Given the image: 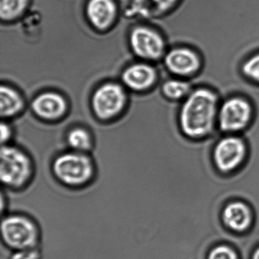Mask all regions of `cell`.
Instances as JSON below:
<instances>
[{"mask_svg":"<svg viewBox=\"0 0 259 259\" xmlns=\"http://www.w3.org/2000/svg\"><path fill=\"white\" fill-rule=\"evenodd\" d=\"M218 110V97L211 89L198 88L192 91L179 114L182 133L192 139L207 137L214 128Z\"/></svg>","mask_w":259,"mask_h":259,"instance_id":"6da1fadb","label":"cell"},{"mask_svg":"<svg viewBox=\"0 0 259 259\" xmlns=\"http://www.w3.org/2000/svg\"><path fill=\"white\" fill-rule=\"evenodd\" d=\"M51 172L60 185L74 190L91 186L98 175L96 164L89 154L72 150L54 159Z\"/></svg>","mask_w":259,"mask_h":259,"instance_id":"7a4b0ae2","label":"cell"},{"mask_svg":"<svg viewBox=\"0 0 259 259\" xmlns=\"http://www.w3.org/2000/svg\"><path fill=\"white\" fill-rule=\"evenodd\" d=\"M35 166L31 156L19 147L2 145L0 152V180L4 188L22 192L32 183Z\"/></svg>","mask_w":259,"mask_h":259,"instance_id":"3957f363","label":"cell"},{"mask_svg":"<svg viewBox=\"0 0 259 259\" xmlns=\"http://www.w3.org/2000/svg\"><path fill=\"white\" fill-rule=\"evenodd\" d=\"M1 237L12 251L40 247L41 230L35 219L24 213H6L1 222Z\"/></svg>","mask_w":259,"mask_h":259,"instance_id":"277c9868","label":"cell"},{"mask_svg":"<svg viewBox=\"0 0 259 259\" xmlns=\"http://www.w3.org/2000/svg\"><path fill=\"white\" fill-rule=\"evenodd\" d=\"M252 107L247 100L233 97L226 100L218 110V122L224 133H234L245 130L251 122Z\"/></svg>","mask_w":259,"mask_h":259,"instance_id":"5b68a950","label":"cell"},{"mask_svg":"<svg viewBox=\"0 0 259 259\" xmlns=\"http://www.w3.org/2000/svg\"><path fill=\"white\" fill-rule=\"evenodd\" d=\"M126 103L125 91L119 84L110 82L98 88L92 99V106L97 117L110 119L122 112Z\"/></svg>","mask_w":259,"mask_h":259,"instance_id":"8992f818","label":"cell"},{"mask_svg":"<svg viewBox=\"0 0 259 259\" xmlns=\"http://www.w3.org/2000/svg\"><path fill=\"white\" fill-rule=\"evenodd\" d=\"M130 44L134 54L147 60H157L164 55L165 40L157 31L148 27L139 26L132 31Z\"/></svg>","mask_w":259,"mask_h":259,"instance_id":"52a82bcc","label":"cell"},{"mask_svg":"<svg viewBox=\"0 0 259 259\" xmlns=\"http://www.w3.org/2000/svg\"><path fill=\"white\" fill-rule=\"evenodd\" d=\"M246 154L245 142L238 136L223 138L215 145L213 161L217 167L224 172L236 169L243 161Z\"/></svg>","mask_w":259,"mask_h":259,"instance_id":"ba28073f","label":"cell"},{"mask_svg":"<svg viewBox=\"0 0 259 259\" xmlns=\"http://www.w3.org/2000/svg\"><path fill=\"white\" fill-rule=\"evenodd\" d=\"M166 69L179 77H191L201 67V60L198 54L187 48H177L165 55Z\"/></svg>","mask_w":259,"mask_h":259,"instance_id":"9c48e42d","label":"cell"},{"mask_svg":"<svg viewBox=\"0 0 259 259\" xmlns=\"http://www.w3.org/2000/svg\"><path fill=\"white\" fill-rule=\"evenodd\" d=\"M34 113L45 120H56L64 116L68 105L63 95L56 92H45L37 95L31 104Z\"/></svg>","mask_w":259,"mask_h":259,"instance_id":"30bf717a","label":"cell"},{"mask_svg":"<svg viewBox=\"0 0 259 259\" xmlns=\"http://www.w3.org/2000/svg\"><path fill=\"white\" fill-rule=\"evenodd\" d=\"M117 12L116 0H89L86 5L88 19L92 26L101 31L113 25Z\"/></svg>","mask_w":259,"mask_h":259,"instance_id":"8fae6325","label":"cell"},{"mask_svg":"<svg viewBox=\"0 0 259 259\" xmlns=\"http://www.w3.org/2000/svg\"><path fill=\"white\" fill-rule=\"evenodd\" d=\"M123 84L136 92L149 89L157 80L155 69L146 63H136L127 67L122 74Z\"/></svg>","mask_w":259,"mask_h":259,"instance_id":"7c38bea8","label":"cell"},{"mask_svg":"<svg viewBox=\"0 0 259 259\" xmlns=\"http://www.w3.org/2000/svg\"><path fill=\"white\" fill-rule=\"evenodd\" d=\"M251 212L247 204L240 201L230 203L224 207L223 221L227 227L234 231L242 232L251 225Z\"/></svg>","mask_w":259,"mask_h":259,"instance_id":"4fadbf2b","label":"cell"},{"mask_svg":"<svg viewBox=\"0 0 259 259\" xmlns=\"http://www.w3.org/2000/svg\"><path fill=\"white\" fill-rule=\"evenodd\" d=\"M25 107L23 98L17 90L8 85L1 86L0 113L3 118H11L22 111Z\"/></svg>","mask_w":259,"mask_h":259,"instance_id":"5bb4252c","label":"cell"},{"mask_svg":"<svg viewBox=\"0 0 259 259\" xmlns=\"http://www.w3.org/2000/svg\"><path fill=\"white\" fill-rule=\"evenodd\" d=\"M66 142L72 151L89 154L93 148L92 135L83 128H74L68 133Z\"/></svg>","mask_w":259,"mask_h":259,"instance_id":"9a60e30c","label":"cell"},{"mask_svg":"<svg viewBox=\"0 0 259 259\" xmlns=\"http://www.w3.org/2000/svg\"><path fill=\"white\" fill-rule=\"evenodd\" d=\"M31 4V0H0V18L4 22L19 19Z\"/></svg>","mask_w":259,"mask_h":259,"instance_id":"2e32d148","label":"cell"},{"mask_svg":"<svg viewBox=\"0 0 259 259\" xmlns=\"http://www.w3.org/2000/svg\"><path fill=\"white\" fill-rule=\"evenodd\" d=\"M162 93L170 101H180L187 98L191 93V85L188 81L181 79H169L163 83Z\"/></svg>","mask_w":259,"mask_h":259,"instance_id":"e0dca14e","label":"cell"},{"mask_svg":"<svg viewBox=\"0 0 259 259\" xmlns=\"http://www.w3.org/2000/svg\"><path fill=\"white\" fill-rule=\"evenodd\" d=\"M244 76L259 84V53L245 60L242 66Z\"/></svg>","mask_w":259,"mask_h":259,"instance_id":"ac0fdd59","label":"cell"},{"mask_svg":"<svg viewBox=\"0 0 259 259\" xmlns=\"http://www.w3.org/2000/svg\"><path fill=\"white\" fill-rule=\"evenodd\" d=\"M207 259H239L236 251L227 245H221L212 248Z\"/></svg>","mask_w":259,"mask_h":259,"instance_id":"d6986e66","label":"cell"},{"mask_svg":"<svg viewBox=\"0 0 259 259\" xmlns=\"http://www.w3.org/2000/svg\"><path fill=\"white\" fill-rule=\"evenodd\" d=\"M9 259H42L40 247L12 251Z\"/></svg>","mask_w":259,"mask_h":259,"instance_id":"ffe728a7","label":"cell"},{"mask_svg":"<svg viewBox=\"0 0 259 259\" xmlns=\"http://www.w3.org/2000/svg\"><path fill=\"white\" fill-rule=\"evenodd\" d=\"M156 10L165 13L177 7L180 0H150Z\"/></svg>","mask_w":259,"mask_h":259,"instance_id":"44dd1931","label":"cell"},{"mask_svg":"<svg viewBox=\"0 0 259 259\" xmlns=\"http://www.w3.org/2000/svg\"><path fill=\"white\" fill-rule=\"evenodd\" d=\"M1 130V143L2 145H8L13 137V130L7 122H3L0 126Z\"/></svg>","mask_w":259,"mask_h":259,"instance_id":"7402d4cb","label":"cell"},{"mask_svg":"<svg viewBox=\"0 0 259 259\" xmlns=\"http://www.w3.org/2000/svg\"><path fill=\"white\" fill-rule=\"evenodd\" d=\"M7 197H5L4 192H2V193H1V211H2L3 214H4V211H6V209H7Z\"/></svg>","mask_w":259,"mask_h":259,"instance_id":"603a6c76","label":"cell"},{"mask_svg":"<svg viewBox=\"0 0 259 259\" xmlns=\"http://www.w3.org/2000/svg\"><path fill=\"white\" fill-rule=\"evenodd\" d=\"M252 259H259V247L254 250L252 254Z\"/></svg>","mask_w":259,"mask_h":259,"instance_id":"cb8c5ba5","label":"cell"}]
</instances>
